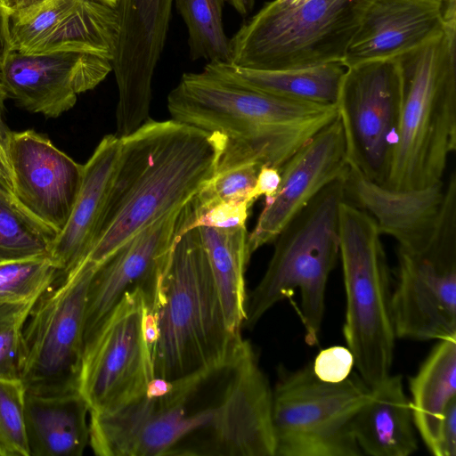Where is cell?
<instances>
[{"instance_id": "1", "label": "cell", "mask_w": 456, "mask_h": 456, "mask_svg": "<svg viewBox=\"0 0 456 456\" xmlns=\"http://www.w3.org/2000/svg\"><path fill=\"white\" fill-rule=\"evenodd\" d=\"M225 143L221 134L173 119H149L120 138L95 239L84 260L100 265L147 226L185 206L214 176Z\"/></svg>"}, {"instance_id": "2", "label": "cell", "mask_w": 456, "mask_h": 456, "mask_svg": "<svg viewBox=\"0 0 456 456\" xmlns=\"http://www.w3.org/2000/svg\"><path fill=\"white\" fill-rule=\"evenodd\" d=\"M157 322L154 376L178 380L235 362L249 346L226 322L199 227L181 226L167 254L141 284Z\"/></svg>"}, {"instance_id": "3", "label": "cell", "mask_w": 456, "mask_h": 456, "mask_svg": "<svg viewBox=\"0 0 456 456\" xmlns=\"http://www.w3.org/2000/svg\"><path fill=\"white\" fill-rule=\"evenodd\" d=\"M173 120L226 138V145L281 170L338 116L336 106L281 99L220 78L186 72L167 95Z\"/></svg>"}, {"instance_id": "4", "label": "cell", "mask_w": 456, "mask_h": 456, "mask_svg": "<svg viewBox=\"0 0 456 456\" xmlns=\"http://www.w3.org/2000/svg\"><path fill=\"white\" fill-rule=\"evenodd\" d=\"M395 59L402 103L383 185L423 189L443 182L449 156L456 149L455 41L444 33Z\"/></svg>"}, {"instance_id": "5", "label": "cell", "mask_w": 456, "mask_h": 456, "mask_svg": "<svg viewBox=\"0 0 456 456\" xmlns=\"http://www.w3.org/2000/svg\"><path fill=\"white\" fill-rule=\"evenodd\" d=\"M343 179L323 188L273 240L274 250L265 273L248 296L247 328H252L275 304L299 289L305 340L310 346L318 343L327 282L339 256Z\"/></svg>"}, {"instance_id": "6", "label": "cell", "mask_w": 456, "mask_h": 456, "mask_svg": "<svg viewBox=\"0 0 456 456\" xmlns=\"http://www.w3.org/2000/svg\"><path fill=\"white\" fill-rule=\"evenodd\" d=\"M370 1L267 3L230 39V63L263 70L341 63Z\"/></svg>"}, {"instance_id": "7", "label": "cell", "mask_w": 456, "mask_h": 456, "mask_svg": "<svg viewBox=\"0 0 456 456\" xmlns=\"http://www.w3.org/2000/svg\"><path fill=\"white\" fill-rule=\"evenodd\" d=\"M339 256L346 298L344 336L358 375L372 388L391 374L393 364L390 275L376 223L346 199L339 208Z\"/></svg>"}, {"instance_id": "8", "label": "cell", "mask_w": 456, "mask_h": 456, "mask_svg": "<svg viewBox=\"0 0 456 456\" xmlns=\"http://www.w3.org/2000/svg\"><path fill=\"white\" fill-rule=\"evenodd\" d=\"M208 375L173 380L161 396L144 394L109 412H90L89 444L100 456L193 455L219 400L201 402Z\"/></svg>"}, {"instance_id": "9", "label": "cell", "mask_w": 456, "mask_h": 456, "mask_svg": "<svg viewBox=\"0 0 456 456\" xmlns=\"http://www.w3.org/2000/svg\"><path fill=\"white\" fill-rule=\"evenodd\" d=\"M370 387L355 373L338 383L318 379L312 363L280 370L273 390L274 456H356L352 419Z\"/></svg>"}, {"instance_id": "10", "label": "cell", "mask_w": 456, "mask_h": 456, "mask_svg": "<svg viewBox=\"0 0 456 456\" xmlns=\"http://www.w3.org/2000/svg\"><path fill=\"white\" fill-rule=\"evenodd\" d=\"M96 267L84 260L61 273L31 308L18 359V377L26 394L53 395L78 390L86 296Z\"/></svg>"}, {"instance_id": "11", "label": "cell", "mask_w": 456, "mask_h": 456, "mask_svg": "<svg viewBox=\"0 0 456 456\" xmlns=\"http://www.w3.org/2000/svg\"><path fill=\"white\" fill-rule=\"evenodd\" d=\"M392 316L395 336L456 338V176L445 185L439 221L422 250L398 248Z\"/></svg>"}, {"instance_id": "12", "label": "cell", "mask_w": 456, "mask_h": 456, "mask_svg": "<svg viewBox=\"0 0 456 456\" xmlns=\"http://www.w3.org/2000/svg\"><path fill=\"white\" fill-rule=\"evenodd\" d=\"M147 297L141 284L126 290L85 344L78 390L90 412H109L144 394L154 376L143 332Z\"/></svg>"}, {"instance_id": "13", "label": "cell", "mask_w": 456, "mask_h": 456, "mask_svg": "<svg viewBox=\"0 0 456 456\" xmlns=\"http://www.w3.org/2000/svg\"><path fill=\"white\" fill-rule=\"evenodd\" d=\"M402 80L395 58L346 68L336 109L350 167L383 184L396 142Z\"/></svg>"}, {"instance_id": "14", "label": "cell", "mask_w": 456, "mask_h": 456, "mask_svg": "<svg viewBox=\"0 0 456 456\" xmlns=\"http://www.w3.org/2000/svg\"><path fill=\"white\" fill-rule=\"evenodd\" d=\"M174 0H118L112 61L118 100L116 134L126 136L150 118L152 78L169 28Z\"/></svg>"}, {"instance_id": "15", "label": "cell", "mask_w": 456, "mask_h": 456, "mask_svg": "<svg viewBox=\"0 0 456 456\" xmlns=\"http://www.w3.org/2000/svg\"><path fill=\"white\" fill-rule=\"evenodd\" d=\"M197 455L274 456L273 389L249 345L231 368Z\"/></svg>"}, {"instance_id": "16", "label": "cell", "mask_w": 456, "mask_h": 456, "mask_svg": "<svg viewBox=\"0 0 456 456\" xmlns=\"http://www.w3.org/2000/svg\"><path fill=\"white\" fill-rule=\"evenodd\" d=\"M112 71V61L80 52L42 54L12 50L0 69L5 98L28 111L57 118L76 104L77 95L94 89Z\"/></svg>"}, {"instance_id": "17", "label": "cell", "mask_w": 456, "mask_h": 456, "mask_svg": "<svg viewBox=\"0 0 456 456\" xmlns=\"http://www.w3.org/2000/svg\"><path fill=\"white\" fill-rule=\"evenodd\" d=\"M341 122L337 118L306 142L281 168L277 192L265 200L256 226L248 235L249 257L273 242L283 227L323 188L349 169Z\"/></svg>"}, {"instance_id": "18", "label": "cell", "mask_w": 456, "mask_h": 456, "mask_svg": "<svg viewBox=\"0 0 456 456\" xmlns=\"http://www.w3.org/2000/svg\"><path fill=\"white\" fill-rule=\"evenodd\" d=\"M10 160L16 200L59 233L76 202L84 165L31 129L12 133Z\"/></svg>"}, {"instance_id": "19", "label": "cell", "mask_w": 456, "mask_h": 456, "mask_svg": "<svg viewBox=\"0 0 456 456\" xmlns=\"http://www.w3.org/2000/svg\"><path fill=\"white\" fill-rule=\"evenodd\" d=\"M444 0H370L341 64L395 58L444 34Z\"/></svg>"}, {"instance_id": "20", "label": "cell", "mask_w": 456, "mask_h": 456, "mask_svg": "<svg viewBox=\"0 0 456 456\" xmlns=\"http://www.w3.org/2000/svg\"><path fill=\"white\" fill-rule=\"evenodd\" d=\"M182 208L147 226L97 265L87 290L84 346L124 293L161 263L180 230Z\"/></svg>"}, {"instance_id": "21", "label": "cell", "mask_w": 456, "mask_h": 456, "mask_svg": "<svg viewBox=\"0 0 456 456\" xmlns=\"http://www.w3.org/2000/svg\"><path fill=\"white\" fill-rule=\"evenodd\" d=\"M343 182L346 200L364 210L380 234L393 237L398 248L419 251L429 244L442 211L443 182L423 189L396 190L366 178L352 167Z\"/></svg>"}, {"instance_id": "22", "label": "cell", "mask_w": 456, "mask_h": 456, "mask_svg": "<svg viewBox=\"0 0 456 456\" xmlns=\"http://www.w3.org/2000/svg\"><path fill=\"white\" fill-rule=\"evenodd\" d=\"M120 150V138L105 135L84 165L71 214L53 240L49 256L66 273L78 265L94 244Z\"/></svg>"}, {"instance_id": "23", "label": "cell", "mask_w": 456, "mask_h": 456, "mask_svg": "<svg viewBox=\"0 0 456 456\" xmlns=\"http://www.w3.org/2000/svg\"><path fill=\"white\" fill-rule=\"evenodd\" d=\"M355 412L352 431L362 452L371 456H409L418 449L411 402L402 377L389 375Z\"/></svg>"}, {"instance_id": "24", "label": "cell", "mask_w": 456, "mask_h": 456, "mask_svg": "<svg viewBox=\"0 0 456 456\" xmlns=\"http://www.w3.org/2000/svg\"><path fill=\"white\" fill-rule=\"evenodd\" d=\"M89 406L77 391L26 394L25 423L30 456H80L89 444Z\"/></svg>"}, {"instance_id": "25", "label": "cell", "mask_w": 456, "mask_h": 456, "mask_svg": "<svg viewBox=\"0 0 456 456\" xmlns=\"http://www.w3.org/2000/svg\"><path fill=\"white\" fill-rule=\"evenodd\" d=\"M204 70L240 86L285 100L336 106L346 67L329 62L303 69L263 70L208 62Z\"/></svg>"}, {"instance_id": "26", "label": "cell", "mask_w": 456, "mask_h": 456, "mask_svg": "<svg viewBox=\"0 0 456 456\" xmlns=\"http://www.w3.org/2000/svg\"><path fill=\"white\" fill-rule=\"evenodd\" d=\"M413 423L428 450L437 454L441 424L456 399V338L441 339L410 379Z\"/></svg>"}, {"instance_id": "27", "label": "cell", "mask_w": 456, "mask_h": 456, "mask_svg": "<svg viewBox=\"0 0 456 456\" xmlns=\"http://www.w3.org/2000/svg\"><path fill=\"white\" fill-rule=\"evenodd\" d=\"M229 329L240 334L246 320L248 296L245 271L249 260L246 225L232 228L199 227Z\"/></svg>"}, {"instance_id": "28", "label": "cell", "mask_w": 456, "mask_h": 456, "mask_svg": "<svg viewBox=\"0 0 456 456\" xmlns=\"http://www.w3.org/2000/svg\"><path fill=\"white\" fill-rule=\"evenodd\" d=\"M118 32L116 8L97 0H80L28 54L80 52L113 61Z\"/></svg>"}, {"instance_id": "29", "label": "cell", "mask_w": 456, "mask_h": 456, "mask_svg": "<svg viewBox=\"0 0 456 456\" xmlns=\"http://www.w3.org/2000/svg\"><path fill=\"white\" fill-rule=\"evenodd\" d=\"M57 234L0 183V265L49 256Z\"/></svg>"}, {"instance_id": "30", "label": "cell", "mask_w": 456, "mask_h": 456, "mask_svg": "<svg viewBox=\"0 0 456 456\" xmlns=\"http://www.w3.org/2000/svg\"><path fill=\"white\" fill-rule=\"evenodd\" d=\"M174 4L187 28L190 59L230 62V39L223 24L224 0H174Z\"/></svg>"}, {"instance_id": "31", "label": "cell", "mask_w": 456, "mask_h": 456, "mask_svg": "<svg viewBox=\"0 0 456 456\" xmlns=\"http://www.w3.org/2000/svg\"><path fill=\"white\" fill-rule=\"evenodd\" d=\"M262 166V163L253 160L219 159L214 176L193 198L195 205L203 208L218 201L250 202L248 195Z\"/></svg>"}, {"instance_id": "32", "label": "cell", "mask_w": 456, "mask_h": 456, "mask_svg": "<svg viewBox=\"0 0 456 456\" xmlns=\"http://www.w3.org/2000/svg\"><path fill=\"white\" fill-rule=\"evenodd\" d=\"M25 388L19 378L0 377V456H30L25 423Z\"/></svg>"}, {"instance_id": "33", "label": "cell", "mask_w": 456, "mask_h": 456, "mask_svg": "<svg viewBox=\"0 0 456 456\" xmlns=\"http://www.w3.org/2000/svg\"><path fill=\"white\" fill-rule=\"evenodd\" d=\"M61 273L49 256L0 265V303L39 295Z\"/></svg>"}, {"instance_id": "34", "label": "cell", "mask_w": 456, "mask_h": 456, "mask_svg": "<svg viewBox=\"0 0 456 456\" xmlns=\"http://www.w3.org/2000/svg\"><path fill=\"white\" fill-rule=\"evenodd\" d=\"M80 0H48L31 13L11 20L12 49L29 53Z\"/></svg>"}, {"instance_id": "35", "label": "cell", "mask_w": 456, "mask_h": 456, "mask_svg": "<svg viewBox=\"0 0 456 456\" xmlns=\"http://www.w3.org/2000/svg\"><path fill=\"white\" fill-rule=\"evenodd\" d=\"M39 295L0 303V377L19 378L21 333Z\"/></svg>"}, {"instance_id": "36", "label": "cell", "mask_w": 456, "mask_h": 456, "mask_svg": "<svg viewBox=\"0 0 456 456\" xmlns=\"http://www.w3.org/2000/svg\"><path fill=\"white\" fill-rule=\"evenodd\" d=\"M193 219L186 229L200 226L232 228L246 225L251 203L242 201H218L199 208L192 199Z\"/></svg>"}, {"instance_id": "37", "label": "cell", "mask_w": 456, "mask_h": 456, "mask_svg": "<svg viewBox=\"0 0 456 456\" xmlns=\"http://www.w3.org/2000/svg\"><path fill=\"white\" fill-rule=\"evenodd\" d=\"M354 359L348 347L334 346L319 352L314 362L313 370L322 381L338 383L352 373Z\"/></svg>"}, {"instance_id": "38", "label": "cell", "mask_w": 456, "mask_h": 456, "mask_svg": "<svg viewBox=\"0 0 456 456\" xmlns=\"http://www.w3.org/2000/svg\"><path fill=\"white\" fill-rule=\"evenodd\" d=\"M5 99V95L0 86V108ZM12 133V132L4 124L0 112V183L12 193L13 179L10 160Z\"/></svg>"}, {"instance_id": "39", "label": "cell", "mask_w": 456, "mask_h": 456, "mask_svg": "<svg viewBox=\"0 0 456 456\" xmlns=\"http://www.w3.org/2000/svg\"><path fill=\"white\" fill-rule=\"evenodd\" d=\"M436 456H456V399L450 403L444 412Z\"/></svg>"}, {"instance_id": "40", "label": "cell", "mask_w": 456, "mask_h": 456, "mask_svg": "<svg viewBox=\"0 0 456 456\" xmlns=\"http://www.w3.org/2000/svg\"><path fill=\"white\" fill-rule=\"evenodd\" d=\"M280 183V169L263 165L257 175L256 184L248 195V200L253 204L261 196H265V200L271 199L277 192Z\"/></svg>"}, {"instance_id": "41", "label": "cell", "mask_w": 456, "mask_h": 456, "mask_svg": "<svg viewBox=\"0 0 456 456\" xmlns=\"http://www.w3.org/2000/svg\"><path fill=\"white\" fill-rule=\"evenodd\" d=\"M12 50L11 18L5 7L0 3V69Z\"/></svg>"}, {"instance_id": "42", "label": "cell", "mask_w": 456, "mask_h": 456, "mask_svg": "<svg viewBox=\"0 0 456 456\" xmlns=\"http://www.w3.org/2000/svg\"><path fill=\"white\" fill-rule=\"evenodd\" d=\"M47 1L48 0H6L4 7L11 20H20L31 13Z\"/></svg>"}, {"instance_id": "43", "label": "cell", "mask_w": 456, "mask_h": 456, "mask_svg": "<svg viewBox=\"0 0 456 456\" xmlns=\"http://www.w3.org/2000/svg\"><path fill=\"white\" fill-rule=\"evenodd\" d=\"M241 16L248 15L255 5V0H224Z\"/></svg>"}, {"instance_id": "44", "label": "cell", "mask_w": 456, "mask_h": 456, "mask_svg": "<svg viewBox=\"0 0 456 456\" xmlns=\"http://www.w3.org/2000/svg\"><path fill=\"white\" fill-rule=\"evenodd\" d=\"M102 4H105L110 7L116 8L118 0H97Z\"/></svg>"}, {"instance_id": "45", "label": "cell", "mask_w": 456, "mask_h": 456, "mask_svg": "<svg viewBox=\"0 0 456 456\" xmlns=\"http://www.w3.org/2000/svg\"><path fill=\"white\" fill-rule=\"evenodd\" d=\"M6 0H0V3L4 6Z\"/></svg>"}]
</instances>
